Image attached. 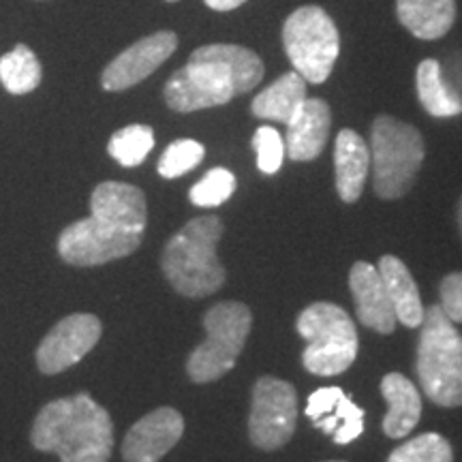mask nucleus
Returning a JSON list of instances; mask_svg holds the SVG:
<instances>
[{
  "mask_svg": "<svg viewBox=\"0 0 462 462\" xmlns=\"http://www.w3.org/2000/svg\"><path fill=\"white\" fill-rule=\"evenodd\" d=\"M31 443L60 462H109L114 424L107 409L82 392L45 404L34 418Z\"/></svg>",
  "mask_w": 462,
  "mask_h": 462,
  "instance_id": "obj_2",
  "label": "nucleus"
},
{
  "mask_svg": "<svg viewBox=\"0 0 462 462\" xmlns=\"http://www.w3.org/2000/svg\"><path fill=\"white\" fill-rule=\"evenodd\" d=\"M90 215L143 234L148 221L146 198L133 184L103 182L90 198Z\"/></svg>",
  "mask_w": 462,
  "mask_h": 462,
  "instance_id": "obj_17",
  "label": "nucleus"
},
{
  "mask_svg": "<svg viewBox=\"0 0 462 462\" xmlns=\"http://www.w3.org/2000/svg\"><path fill=\"white\" fill-rule=\"evenodd\" d=\"M282 45L293 71L302 75L306 84H323L340 54L338 28L321 7L306 5L285 20Z\"/></svg>",
  "mask_w": 462,
  "mask_h": 462,
  "instance_id": "obj_8",
  "label": "nucleus"
},
{
  "mask_svg": "<svg viewBox=\"0 0 462 462\" xmlns=\"http://www.w3.org/2000/svg\"><path fill=\"white\" fill-rule=\"evenodd\" d=\"M154 148V131L148 125H129L116 131L107 143V152L123 167L142 165Z\"/></svg>",
  "mask_w": 462,
  "mask_h": 462,
  "instance_id": "obj_25",
  "label": "nucleus"
},
{
  "mask_svg": "<svg viewBox=\"0 0 462 462\" xmlns=\"http://www.w3.org/2000/svg\"><path fill=\"white\" fill-rule=\"evenodd\" d=\"M381 394L388 401L383 432L390 439L407 437L421 415V398L415 383L401 373H390L381 381Z\"/></svg>",
  "mask_w": 462,
  "mask_h": 462,
  "instance_id": "obj_20",
  "label": "nucleus"
},
{
  "mask_svg": "<svg viewBox=\"0 0 462 462\" xmlns=\"http://www.w3.org/2000/svg\"><path fill=\"white\" fill-rule=\"evenodd\" d=\"M418 343L420 385L439 407H462V334L439 304L424 310Z\"/></svg>",
  "mask_w": 462,
  "mask_h": 462,
  "instance_id": "obj_4",
  "label": "nucleus"
},
{
  "mask_svg": "<svg viewBox=\"0 0 462 462\" xmlns=\"http://www.w3.org/2000/svg\"><path fill=\"white\" fill-rule=\"evenodd\" d=\"M178 48V37L171 31H159L140 39L114 58L101 73V86L107 92H120L143 82Z\"/></svg>",
  "mask_w": 462,
  "mask_h": 462,
  "instance_id": "obj_12",
  "label": "nucleus"
},
{
  "mask_svg": "<svg viewBox=\"0 0 462 462\" xmlns=\"http://www.w3.org/2000/svg\"><path fill=\"white\" fill-rule=\"evenodd\" d=\"M206 340L187 360L195 383L221 379L236 366L253 328V313L242 302H218L204 315Z\"/></svg>",
  "mask_w": 462,
  "mask_h": 462,
  "instance_id": "obj_7",
  "label": "nucleus"
},
{
  "mask_svg": "<svg viewBox=\"0 0 462 462\" xmlns=\"http://www.w3.org/2000/svg\"><path fill=\"white\" fill-rule=\"evenodd\" d=\"M184 435V418L161 407L131 426L123 443L125 462H159Z\"/></svg>",
  "mask_w": 462,
  "mask_h": 462,
  "instance_id": "obj_13",
  "label": "nucleus"
},
{
  "mask_svg": "<svg viewBox=\"0 0 462 462\" xmlns=\"http://www.w3.org/2000/svg\"><path fill=\"white\" fill-rule=\"evenodd\" d=\"M415 84H418V97L421 107L435 118H454L462 114V99L449 88L443 79L441 65L435 58H426L420 62L418 73H415Z\"/></svg>",
  "mask_w": 462,
  "mask_h": 462,
  "instance_id": "obj_23",
  "label": "nucleus"
},
{
  "mask_svg": "<svg viewBox=\"0 0 462 462\" xmlns=\"http://www.w3.org/2000/svg\"><path fill=\"white\" fill-rule=\"evenodd\" d=\"M236 187H238V180L234 173L225 167H215L199 182L193 184V189L189 190V199L190 204L199 208H217L231 199Z\"/></svg>",
  "mask_w": 462,
  "mask_h": 462,
  "instance_id": "obj_27",
  "label": "nucleus"
},
{
  "mask_svg": "<svg viewBox=\"0 0 462 462\" xmlns=\"http://www.w3.org/2000/svg\"><path fill=\"white\" fill-rule=\"evenodd\" d=\"M253 148L257 152V167L265 176H273L285 161V140L274 126H259L253 135Z\"/></svg>",
  "mask_w": 462,
  "mask_h": 462,
  "instance_id": "obj_29",
  "label": "nucleus"
},
{
  "mask_svg": "<svg viewBox=\"0 0 462 462\" xmlns=\"http://www.w3.org/2000/svg\"><path fill=\"white\" fill-rule=\"evenodd\" d=\"M204 3L215 11H234L238 9L240 5H245L246 0H204Z\"/></svg>",
  "mask_w": 462,
  "mask_h": 462,
  "instance_id": "obj_31",
  "label": "nucleus"
},
{
  "mask_svg": "<svg viewBox=\"0 0 462 462\" xmlns=\"http://www.w3.org/2000/svg\"><path fill=\"white\" fill-rule=\"evenodd\" d=\"M377 270L390 296V302L394 306L396 321H401L407 328H420L424 321L426 309L421 304L420 289L415 285V279L407 265L394 255H385L379 259Z\"/></svg>",
  "mask_w": 462,
  "mask_h": 462,
  "instance_id": "obj_19",
  "label": "nucleus"
},
{
  "mask_svg": "<svg viewBox=\"0 0 462 462\" xmlns=\"http://www.w3.org/2000/svg\"><path fill=\"white\" fill-rule=\"evenodd\" d=\"M306 415L315 429L332 435L334 443L346 446L364 432V409L345 396L340 388H319L306 401Z\"/></svg>",
  "mask_w": 462,
  "mask_h": 462,
  "instance_id": "obj_14",
  "label": "nucleus"
},
{
  "mask_svg": "<svg viewBox=\"0 0 462 462\" xmlns=\"http://www.w3.org/2000/svg\"><path fill=\"white\" fill-rule=\"evenodd\" d=\"M349 287L354 293L356 313L364 326L379 334H392L396 328L394 306L390 302L377 265L356 262L349 274Z\"/></svg>",
  "mask_w": 462,
  "mask_h": 462,
  "instance_id": "obj_15",
  "label": "nucleus"
},
{
  "mask_svg": "<svg viewBox=\"0 0 462 462\" xmlns=\"http://www.w3.org/2000/svg\"><path fill=\"white\" fill-rule=\"evenodd\" d=\"M167 3H176V0H167Z\"/></svg>",
  "mask_w": 462,
  "mask_h": 462,
  "instance_id": "obj_34",
  "label": "nucleus"
},
{
  "mask_svg": "<svg viewBox=\"0 0 462 462\" xmlns=\"http://www.w3.org/2000/svg\"><path fill=\"white\" fill-rule=\"evenodd\" d=\"M142 238V231L90 215L62 229L58 238V253L62 262L79 268H92L131 255L140 248Z\"/></svg>",
  "mask_w": 462,
  "mask_h": 462,
  "instance_id": "obj_9",
  "label": "nucleus"
},
{
  "mask_svg": "<svg viewBox=\"0 0 462 462\" xmlns=\"http://www.w3.org/2000/svg\"><path fill=\"white\" fill-rule=\"evenodd\" d=\"M332 114L323 99H306L287 123L285 152L293 161H313L326 148Z\"/></svg>",
  "mask_w": 462,
  "mask_h": 462,
  "instance_id": "obj_16",
  "label": "nucleus"
},
{
  "mask_svg": "<svg viewBox=\"0 0 462 462\" xmlns=\"http://www.w3.org/2000/svg\"><path fill=\"white\" fill-rule=\"evenodd\" d=\"M42 62L28 45H15L0 58V82L11 95H28L42 84Z\"/></svg>",
  "mask_w": 462,
  "mask_h": 462,
  "instance_id": "obj_24",
  "label": "nucleus"
},
{
  "mask_svg": "<svg viewBox=\"0 0 462 462\" xmlns=\"http://www.w3.org/2000/svg\"><path fill=\"white\" fill-rule=\"evenodd\" d=\"M334 170H337V190L345 204L360 199L364 182L371 171V148L356 131L343 129L334 146Z\"/></svg>",
  "mask_w": 462,
  "mask_h": 462,
  "instance_id": "obj_18",
  "label": "nucleus"
},
{
  "mask_svg": "<svg viewBox=\"0 0 462 462\" xmlns=\"http://www.w3.org/2000/svg\"><path fill=\"white\" fill-rule=\"evenodd\" d=\"M262 78L263 62L253 50L234 43L204 45L167 79L165 101L180 114L218 107L246 95Z\"/></svg>",
  "mask_w": 462,
  "mask_h": 462,
  "instance_id": "obj_1",
  "label": "nucleus"
},
{
  "mask_svg": "<svg viewBox=\"0 0 462 462\" xmlns=\"http://www.w3.org/2000/svg\"><path fill=\"white\" fill-rule=\"evenodd\" d=\"M223 223L215 215L198 217L171 236L163 251V273L180 296L204 298L225 282V268L217 255Z\"/></svg>",
  "mask_w": 462,
  "mask_h": 462,
  "instance_id": "obj_3",
  "label": "nucleus"
},
{
  "mask_svg": "<svg viewBox=\"0 0 462 462\" xmlns=\"http://www.w3.org/2000/svg\"><path fill=\"white\" fill-rule=\"evenodd\" d=\"M396 15L413 37L435 42L452 31L456 0H396Z\"/></svg>",
  "mask_w": 462,
  "mask_h": 462,
  "instance_id": "obj_21",
  "label": "nucleus"
},
{
  "mask_svg": "<svg viewBox=\"0 0 462 462\" xmlns=\"http://www.w3.org/2000/svg\"><path fill=\"white\" fill-rule=\"evenodd\" d=\"M206 157V148L195 140H178L165 148L159 161V173L167 180L180 178L184 173L195 170Z\"/></svg>",
  "mask_w": 462,
  "mask_h": 462,
  "instance_id": "obj_28",
  "label": "nucleus"
},
{
  "mask_svg": "<svg viewBox=\"0 0 462 462\" xmlns=\"http://www.w3.org/2000/svg\"><path fill=\"white\" fill-rule=\"evenodd\" d=\"M306 99V79L298 71H289L259 92L251 103V112L262 120L287 125Z\"/></svg>",
  "mask_w": 462,
  "mask_h": 462,
  "instance_id": "obj_22",
  "label": "nucleus"
},
{
  "mask_svg": "<svg viewBox=\"0 0 462 462\" xmlns=\"http://www.w3.org/2000/svg\"><path fill=\"white\" fill-rule=\"evenodd\" d=\"M298 334L306 340L304 368L317 377H337L357 357L356 323L345 309L332 302H315L300 313Z\"/></svg>",
  "mask_w": 462,
  "mask_h": 462,
  "instance_id": "obj_6",
  "label": "nucleus"
},
{
  "mask_svg": "<svg viewBox=\"0 0 462 462\" xmlns=\"http://www.w3.org/2000/svg\"><path fill=\"white\" fill-rule=\"evenodd\" d=\"M441 309L454 323H462V273H452L441 281Z\"/></svg>",
  "mask_w": 462,
  "mask_h": 462,
  "instance_id": "obj_30",
  "label": "nucleus"
},
{
  "mask_svg": "<svg viewBox=\"0 0 462 462\" xmlns=\"http://www.w3.org/2000/svg\"><path fill=\"white\" fill-rule=\"evenodd\" d=\"M328 462H343V460H328Z\"/></svg>",
  "mask_w": 462,
  "mask_h": 462,
  "instance_id": "obj_33",
  "label": "nucleus"
},
{
  "mask_svg": "<svg viewBox=\"0 0 462 462\" xmlns=\"http://www.w3.org/2000/svg\"><path fill=\"white\" fill-rule=\"evenodd\" d=\"M298 424V392L289 381L262 377L253 388L248 437L253 446L273 452L291 441Z\"/></svg>",
  "mask_w": 462,
  "mask_h": 462,
  "instance_id": "obj_10",
  "label": "nucleus"
},
{
  "mask_svg": "<svg viewBox=\"0 0 462 462\" xmlns=\"http://www.w3.org/2000/svg\"><path fill=\"white\" fill-rule=\"evenodd\" d=\"M458 227H460V234H462V198L458 201Z\"/></svg>",
  "mask_w": 462,
  "mask_h": 462,
  "instance_id": "obj_32",
  "label": "nucleus"
},
{
  "mask_svg": "<svg viewBox=\"0 0 462 462\" xmlns=\"http://www.w3.org/2000/svg\"><path fill=\"white\" fill-rule=\"evenodd\" d=\"M388 462H454V452L446 437L439 432H424L396 448Z\"/></svg>",
  "mask_w": 462,
  "mask_h": 462,
  "instance_id": "obj_26",
  "label": "nucleus"
},
{
  "mask_svg": "<svg viewBox=\"0 0 462 462\" xmlns=\"http://www.w3.org/2000/svg\"><path fill=\"white\" fill-rule=\"evenodd\" d=\"M373 187L381 199H398L409 193L424 163V140L413 125L379 116L371 131Z\"/></svg>",
  "mask_w": 462,
  "mask_h": 462,
  "instance_id": "obj_5",
  "label": "nucleus"
},
{
  "mask_svg": "<svg viewBox=\"0 0 462 462\" xmlns=\"http://www.w3.org/2000/svg\"><path fill=\"white\" fill-rule=\"evenodd\" d=\"M103 326L99 317L75 313L51 328L37 349V366L45 374H58L86 357L99 343Z\"/></svg>",
  "mask_w": 462,
  "mask_h": 462,
  "instance_id": "obj_11",
  "label": "nucleus"
}]
</instances>
